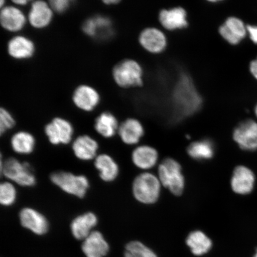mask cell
Here are the masks:
<instances>
[{
  "label": "cell",
  "mask_w": 257,
  "mask_h": 257,
  "mask_svg": "<svg viewBox=\"0 0 257 257\" xmlns=\"http://www.w3.org/2000/svg\"><path fill=\"white\" fill-rule=\"evenodd\" d=\"M173 103L177 114L187 116L199 110L201 98L190 78L182 75L173 92Z\"/></svg>",
  "instance_id": "6da1fadb"
},
{
  "label": "cell",
  "mask_w": 257,
  "mask_h": 257,
  "mask_svg": "<svg viewBox=\"0 0 257 257\" xmlns=\"http://www.w3.org/2000/svg\"><path fill=\"white\" fill-rule=\"evenodd\" d=\"M1 174L9 181L22 187H32L37 183L36 177L30 163L21 162L14 157H10L3 162L2 157Z\"/></svg>",
  "instance_id": "7a4b0ae2"
},
{
  "label": "cell",
  "mask_w": 257,
  "mask_h": 257,
  "mask_svg": "<svg viewBox=\"0 0 257 257\" xmlns=\"http://www.w3.org/2000/svg\"><path fill=\"white\" fill-rule=\"evenodd\" d=\"M50 181L66 194L79 198L85 197L90 186L87 177L65 171L53 172Z\"/></svg>",
  "instance_id": "3957f363"
},
{
  "label": "cell",
  "mask_w": 257,
  "mask_h": 257,
  "mask_svg": "<svg viewBox=\"0 0 257 257\" xmlns=\"http://www.w3.org/2000/svg\"><path fill=\"white\" fill-rule=\"evenodd\" d=\"M159 179L161 184L173 195L179 196L184 191L185 181L182 167L172 158L164 160L159 167Z\"/></svg>",
  "instance_id": "277c9868"
},
{
  "label": "cell",
  "mask_w": 257,
  "mask_h": 257,
  "mask_svg": "<svg viewBox=\"0 0 257 257\" xmlns=\"http://www.w3.org/2000/svg\"><path fill=\"white\" fill-rule=\"evenodd\" d=\"M159 178L150 173H141L134 179L133 192L135 198L141 203L153 204L158 201L161 192Z\"/></svg>",
  "instance_id": "5b68a950"
},
{
  "label": "cell",
  "mask_w": 257,
  "mask_h": 257,
  "mask_svg": "<svg viewBox=\"0 0 257 257\" xmlns=\"http://www.w3.org/2000/svg\"><path fill=\"white\" fill-rule=\"evenodd\" d=\"M112 77L120 87L128 88L143 84V70L136 61L126 59L114 67Z\"/></svg>",
  "instance_id": "8992f818"
},
{
  "label": "cell",
  "mask_w": 257,
  "mask_h": 257,
  "mask_svg": "<svg viewBox=\"0 0 257 257\" xmlns=\"http://www.w3.org/2000/svg\"><path fill=\"white\" fill-rule=\"evenodd\" d=\"M48 141L54 146L69 144L72 140L73 127L64 118L56 117L48 123L44 128Z\"/></svg>",
  "instance_id": "52a82bcc"
},
{
  "label": "cell",
  "mask_w": 257,
  "mask_h": 257,
  "mask_svg": "<svg viewBox=\"0 0 257 257\" xmlns=\"http://www.w3.org/2000/svg\"><path fill=\"white\" fill-rule=\"evenodd\" d=\"M19 221L22 227L38 236L46 234L50 223L46 216L34 208L25 207L19 212Z\"/></svg>",
  "instance_id": "ba28073f"
},
{
  "label": "cell",
  "mask_w": 257,
  "mask_h": 257,
  "mask_svg": "<svg viewBox=\"0 0 257 257\" xmlns=\"http://www.w3.org/2000/svg\"><path fill=\"white\" fill-rule=\"evenodd\" d=\"M233 140L241 149L249 152L257 150V122L251 119L241 122L234 128Z\"/></svg>",
  "instance_id": "9c48e42d"
},
{
  "label": "cell",
  "mask_w": 257,
  "mask_h": 257,
  "mask_svg": "<svg viewBox=\"0 0 257 257\" xmlns=\"http://www.w3.org/2000/svg\"><path fill=\"white\" fill-rule=\"evenodd\" d=\"M255 181V175L251 170L244 166H239L234 170L231 188L237 194H249L254 187Z\"/></svg>",
  "instance_id": "30bf717a"
},
{
  "label": "cell",
  "mask_w": 257,
  "mask_h": 257,
  "mask_svg": "<svg viewBox=\"0 0 257 257\" xmlns=\"http://www.w3.org/2000/svg\"><path fill=\"white\" fill-rule=\"evenodd\" d=\"M98 223V218L95 213L86 212L73 218L70 223V230L75 239L83 241L94 231Z\"/></svg>",
  "instance_id": "8fae6325"
},
{
  "label": "cell",
  "mask_w": 257,
  "mask_h": 257,
  "mask_svg": "<svg viewBox=\"0 0 257 257\" xmlns=\"http://www.w3.org/2000/svg\"><path fill=\"white\" fill-rule=\"evenodd\" d=\"M82 250L86 257H105L110 250V246L103 234L94 230L83 240Z\"/></svg>",
  "instance_id": "7c38bea8"
},
{
  "label": "cell",
  "mask_w": 257,
  "mask_h": 257,
  "mask_svg": "<svg viewBox=\"0 0 257 257\" xmlns=\"http://www.w3.org/2000/svg\"><path fill=\"white\" fill-rule=\"evenodd\" d=\"M53 10L48 3L38 0L32 3L28 14V21L32 27L43 29L47 27L52 21Z\"/></svg>",
  "instance_id": "4fadbf2b"
},
{
  "label": "cell",
  "mask_w": 257,
  "mask_h": 257,
  "mask_svg": "<svg viewBox=\"0 0 257 257\" xmlns=\"http://www.w3.org/2000/svg\"><path fill=\"white\" fill-rule=\"evenodd\" d=\"M73 103L80 110L91 111L98 105L100 97L97 91L91 86L80 85L74 91Z\"/></svg>",
  "instance_id": "5bb4252c"
},
{
  "label": "cell",
  "mask_w": 257,
  "mask_h": 257,
  "mask_svg": "<svg viewBox=\"0 0 257 257\" xmlns=\"http://www.w3.org/2000/svg\"><path fill=\"white\" fill-rule=\"evenodd\" d=\"M72 148L76 158L84 162L95 160L98 156V143L87 135L77 137L72 143Z\"/></svg>",
  "instance_id": "9a60e30c"
},
{
  "label": "cell",
  "mask_w": 257,
  "mask_h": 257,
  "mask_svg": "<svg viewBox=\"0 0 257 257\" xmlns=\"http://www.w3.org/2000/svg\"><path fill=\"white\" fill-rule=\"evenodd\" d=\"M219 32L221 37L232 45L239 44L248 33L246 26L240 19L234 17L228 18L221 26Z\"/></svg>",
  "instance_id": "2e32d148"
},
{
  "label": "cell",
  "mask_w": 257,
  "mask_h": 257,
  "mask_svg": "<svg viewBox=\"0 0 257 257\" xmlns=\"http://www.w3.org/2000/svg\"><path fill=\"white\" fill-rule=\"evenodd\" d=\"M27 22L24 13L15 6H5L0 12L2 27L10 32H16L22 30Z\"/></svg>",
  "instance_id": "e0dca14e"
},
{
  "label": "cell",
  "mask_w": 257,
  "mask_h": 257,
  "mask_svg": "<svg viewBox=\"0 0 257 257\" xmlns=\"http://www.w3.org/2000/svg\"><path fill=\"white\" fill-rule=\"evenodd\" d=\"M139 40L141 46L152 53L162 52L167 45L165 35L156 28L146 29L141 32Z\"/></svg>",
  "instance_id": "ac0fdd59"
},
{
  "label": "cell",
  "mask_w": 257,
  "mask_h": 257,
  "mask_svg": "<svg viewBox=\"0 0 257 257\" xmlns=\"http://www.w3.org/2000/svg\"><path fill=\"white\" fill-rule=\"evenodd\" d=\"M94 166L99 178L105 182L114 181L119 174L118 164L107 154H99L94 160Z\"/></svg>",
  "instance_id": "d6986e66"
},
{
  "label": "cell",
  "mask_w": 257,
  "mask_h": 257,
  "mask_svg": "<svg viewBox=\"0 0 257 257\" xmlns=\"http://www.w3.org/2000/svg\"><path fill=\"white\" fill-rule=\"evenodd\" d=\"M117 133L123 143L133 146L140 142L144 136V130L139 121L135 118H128L121 123Z\"/></svg>",
  "instance_id": "ffe728a7"
},
{
  "label": "cell",
  "mask_w": 257,
  "mask_h": 257,
  "mask_svg": "<svg viewBox=\"0 0 257 257\" xmlns=\"http://www.w3.org/2000/svg\"><path fill=\"white\" fill-rule=\"evenodd\" d=\"M33 42L24 36L12 38L8 44V51L10 56L15 59H27L33 56L35 53Z\"/></svg>",
  "instance_id": "44dd1931"
},
{
  "label": "cell",
  "mask_w": 257,
  "mask_h": 257,
  "mask_svg": "<svg viewBox=\"0 0 257 257\" xmlns=\"http://www.w3.org/2000/svg\"><path fill=\"white\" fill-rule=\"evenodd\" d=\"M132 160L134 165L142 170H149L156 165L159 160V154L153 147L148 146L138 147L132 154Z\"/></svg>",
  "instance_id": "7402d4cb"
},
{
  "label": "cell",
  "mask_w": 257,
  "mask_h": 257,
  "mask_svg": "<svg viewBox=\"0 0 257 257\" xmlns=\"http://www.w3.org/2000/svg\"><path fill=\"white\" fill-rule=\"evenodd\" d=\"M186 243L193 254L198 256L206 254L213 247L211 239L201 230H194L189 233Z\"/></svg>",
  "instance_id": "603a6c76"
},
{
  "label": "cell",
  "mask_w": 257,
  "mask_h": 257,
  "mask_svg": "<svg viewBox=\"0 0 257 257\" xmlns=\"http://www.w3.org/2000/svg\"><path fill=\"white\" fill-rule=\"evenodd\" d=\"M159 19L161 24L169 30L184 28L188 25L186 12L181 8L165 10L161 12Z\"/></svg>",
  "instance_id": "cb8c5ba5"
},
{
  "label": "cell",
  "mask_w": 257,
  "mask_h": 257,
  "mask_svg": "<svg viewBox=\"0 0 257 257\" xmlns=\"http://www.w3.org/2000/svg\"><path fill=\"white\" fill-rule=\"evenodd\" d=\"M118 127L117 118L110 112H102L95 121V130L105 138L113 137L118 133Z\"/></svg>",
  "instance_id": "d4e9b609"
},
{
  "label": "cell",
  "mask_w": 257,
  "mask_h": 257,
  "mask_svg": "<svg viewBox=\"0 0 257 257\" xmlns=\"http://www.w3.org/2000/svg\"><path fill=\"white\" fill-rule=\"evenodd\" d=\"M36 144L35 138L30 133L20 131L12 136L11 146L16 153L21 155H29L34 152Z\"/></svg>",
  "instance_id": "484cf974"
},
{
  "label": "cell",
  "mask_w": 257,
  "mask_h": 257,
  "mask_svg": "<svg viewBox=\"0 0 257 257\" xmlns=\"http://www.w3.org/2000/svg\"><path fill=\"white\" fill-rule=\"evenodd\" d=\"M214 144L210 140H203L192 143L188 147L187 153L195 160H210L214 155Z\"/></svg>",
  "instance_id": "4316f807"
},
{
  "label": "cell",
  "mask_w": 257,
  "mask_h": 257,
  "mask_svg": "<svg viewBox=\"0 0 257 257\" xmlns=\"http://www.w3.org/2000/svg\"><path fill=\"white\" fill-rule=\"evenodd\" d=\"M110 19L102 16L89 19L82 26V30L90 37H95L99 34L108 33L111 27Z\"/></svg>",
  "instance_id": "83f0119b"
},
{
  "label": "cell",
  "mask_w": 257,
  "mask_h": 257,
  "mask_svg": "<svg viewBox=\"0 0 257 257\" xmlns=\"http://www.w3.org/2000/svg\"><path fill=\"white\" fill-rule=\"evenodd\" d=\"M124 257H158L150 247L138 240L131 241L125 246Z\"/></svg>",
  "instance_id": "f1b7e54d"
},
{
  "label": "cell",
  "mask_w": 257,
  "mask_h": 257,
  "mask_svg": "<svg viewBox=\"0 0 257 257\" xmlns=\"http://www.w3.org/2000/svg\"><path fill=\"white\" fill-rule=\"evenodd\" d=\"M17 200V190L14 183L3 182L0 185V203L4 207H11Z\"/></svg>",
  "instance_id": "f546056e"
},
{
  "label": "cell",
  "mask_w": 257,
  "mask_h": 257,
  "mask_svg": "<svg viewBox=\"0 0 257 257\" xmlns=\"http://www.w3.org/2000/svg\"><path fill=\"white\" fill-rule=\"evenodd\" d=\"M15 118L6 108L0 109V134H5L15 125Z\"/></svg>",
  "instance_id": "4dcf8cb0"
},
{
  "label": "cell",
  "mask_w": 257,
  "mask_h": 257,
  "mask_svg": "<svg viewBox=\"0 0 257 257\" xmlns=\"http://www.w3.org/2000/svg\"><path fill=\"white\" fill-rule=\"evenodd\" d=\"M70 3L68 0H51L49 5L53 11L62 14L69 8Z\"/></svg>",
  "instance_id": "1f68e13d"
},
{
  "label": "cell",
  "mask_w": 257,
  "mask_h": 257,
  "mask_svg": "<svg viewBox=\"0 0 257 257\" xmlns=\"http://www.w3.org/2000/svg\"><path fill=\"white\" fill-rule=\"evenodd\" d=\"M246 28L250 39L253 43L257 44V26L247 25Z\"/></svg>",
  "instance_id": "d6a6232c"
},
{
  "label": "cell",
  "mask_w": 257,
  "mask_h": 257,
  "mask_svg": "<svg viewBox=\"0 0 257 257\" xmlns=\"http://www.w3.org/2000/svg\"><path fill=\"white\" fill-rule=\"evenodd\" d=\"M249 70L252 75L257 80V57L250 62Z\"/></svg>",
  "instance_id": "836d02e7"
},
{
  "label": "cell",
  "mask_w": 257,
  "mask_h": 257,
  "mask_svg": "<svg viewBox=\"0 0 257 257\" xmlns=\"http://www.w3.org/2000/svg\"><path fill=\"white\" fill-rule=\"evenodd\" d=\"M13 3L16 5H25L28 3L27 0H16V1H13Z\"/></svg>",
  "instance_id": "e575fe53"
},
{
  "label": "cell",
  "mask_w": 257,
  "mask_h": 257,
  "mask_svg": "<svg viewBox=\"0 0 257 257\" xmlns=\"http://www.w3.org/2000/svg\"><path fill=\"white\" fill-rule=\"evenodd\" d=\"M119 2L118 0H105V1H103L104 4L107 5L117 4Z\"/></svg>",
  "instance_id": "d590c367"
},
{
  "label": "cell",
  "mask_w": 257,
  "mask_h": 257,
  "mask_svg": "<svg viewBox=\"0 0 257 257\" xmlns=\"http://www.w3.org/2000/svg\"><path fill=\"white\" fill-rule=\"evenodd\" d=\"M255 114L256 117L257 118V104L256 105L255 108Z\"/></svg>",
  "instance_id": "8d00e7d4"
},
{
  "label": "cell",
  "mask_w": 257,
  "mask_h": 257,
  "mask_svg": "<svg viewBox=\"0 0 257 257\" xmlns=\"http://www.w3.org/2000/svg\"><path fill=\"white\" fill-rule=\"evenodd\" d=\"M252 257H257V249L255 250L254 254H253Z\"/></svg>",
  "instance_id": "74e56055"
}]
</instances>
